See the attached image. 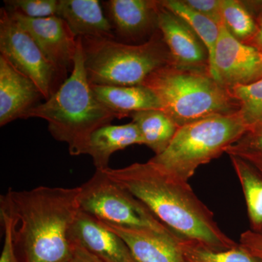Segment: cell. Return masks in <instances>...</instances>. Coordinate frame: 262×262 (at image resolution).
I'll use <instances>...</instances> for the list:
<instances>
[{"label": "cell", "mask_w": 262, "mask_h": 262, "mask_svg": "<svg viewBox=\"0 0 262 262\" xmlns=\"http://www.w3.org/2000/svg\"><path fill=\"white\" fill-rule=\"evenodd\" d=\"M102 170L139 200L165 227L183 238L215 251L238 246L222 232L213 212L198 198L188 182L168 175L149 160Z\"/></svg>", "instance_id": "obj_1"}, {"label": "cell", "mask_w": 262, "mask_h": 262, "mask_svg": "<svg viewBox=\"0 0 262 262\" xmlns=\"http://www.w3.org/2000/svg\"><path fill=\"white\" fill-rule=\"evenodd\" d=\"M80 189L39 187L9 189L0 198V211L12 220L20 262H67L73 246L69 232L80 212Z\"/></svg>", "instance_id": "obj_2"}, {"label": "cell", "mask_w": 262, "mask_h": 262, "mask_svg": "<svg viewBox=\"0 0 262 262\" xmlns=\"http://www.w3.org/2000/svg\"><path fill=\"white\" fill-rule=\"evenodd\" d=\"M48 122V130L56 140L68 144L70 154H84L90 136L99 127L110 125L115 114L100 102L91 89L84 65L82 40L77 38L73 70L56 93L26 115Z\"/></svg>", "instance_id": "obj_3"}, {"label": "cell", "mask_w": 262, "mask_h": 262, "mask_svg": "<svg viewBox=\"0 0 262 262\" xmlns=\"http://www.w3.org/2000/svg\"><path fill=\"white\" fill-rule=\"evenodd\" d=\"M142 85L155 93L162 110L179 127L239 110L230 89L215 80L208 68H185L171 63L153 72Z\"/></svg>", "instance_id": "obj_4"}, {"label": "cell", "mask_w": 262, "mask_h": 262, "mask_svg": "<svg viewBox=\"0 0 262 262\" xmlns=\"http://www.w3.org/2000/svg\"><path fill=\"white\" fill-rule=\"evenodd\" d=\"M81 38L88 80L96 85H142L155 71L173 63L163 37L153 34L141 44Z\"/></svg>", "instance_id": "obj_5"}, {"label": "cell", "mask_w": 262, "mask_h": 262, "mask_svg": "<svg viewBox=\"0 0 262 262\" xmlns=\"http://www.w3.org/2000/svg\"><path fill=\"white\" fill-rule=\"evenodd\" d=\"M238 112L179 127L166 149L149 160L174 178L188 182L201 165L218 158L246 131Z\"/></svg>", "instance_id": "obj_6"}, {"label": "cell", "mask_w": 262, "mask_h": 262, "mask_svg": "<svg viewBox=\"0 0 262 262\" xmlns=\"http://www.w3.org/2000/svg\"><path fill=\"white\" fill-rule=\"evenodd\" d=\"M79 189L80 211L103 223L174 233L139 200L110 179L104 170H96L94 176Z\"/></svg>", "instance_id": "obj_7"}, {"label": "cell", "mask_w": 262, "mask_h": 262, "mask_svg": "<svg viewBox=\"0 0 262 262\" xmlns=\"http://www.w3.org/2000/svg\"><path fill=\"white\" fill-rule=\"evenodd\" d=\"M0 53L15 70L37 86L46 101L63 82L64 77L5 8L0 10Z\"/></svg>", "instance_id": "obj_8"}, {"label": "cell", "mask_w": 262, "mask_h": 262, "mask_svg": "<svg viewBox=\"0 0 262 262\" xmlns=\"http://www.w3.org/2000/svg\"><path fill=\"white\" fill-rule=\"evenodd\" d=\"M8 12L30 34L48 61L63 77L69 71L72 72L77 51V38L63 19L58 15L31 18L19 13Z\"/></svg>", "instance_id": "obj_9"}, {"label": "cell", "mask_w": 262, "mask_h": 262, "mask_svg": "<svg viewBox=\"0 0 262 262\" xmlns=\"http://www.w3.org/2000/svg\"><path fill=\"white\" fill-rule=\"evenodd\" d=\"M260 54L254 48L233 37L222 22L212 77L229 89L251 83L256 77Z\"/></svg>", "instance_id": "obj_10"}, {"label": "cell", "mask_w": 262, "mask_h": 262, "mask_svg": "<svg viewBox=\"0 0 262 262\" xmlns=\"http://www.w3.org/2000/svg\"><path fill=\"white\" fill-rule=\"evenodd\" d=\"M69 238L103 262H139L118 234L83 211L79 212L71 226Z\"/></svg>", "instance_id": "obj_11"}, {"label": "cell", "mask_w": 262, "mask_h": 262, "mask_svg": "<svg viewBox=\"0 0 262 262\" xmlns=\"http://www.w3.org/2000/svg\"><path fill=\"white\" fill-rule=\"evenodd\" d=\"M159 3L158 30L173 64L209 69L208 51L199 37L184 20Z\"/></svg>", "instance_id": "obj_12"}, {"label": "cell", "mask_w": 262, "mask_h": 262, "mask_svg": "<svg viewBox=\"0 0 262 262\" xmlns=\"http://www.w3.org/2000/svg\"><path fill=\"white\" fill-rule=\"evenodd\" d=\"M41 98L37 86L0 56V126L25 119Z\"/></svg>", "instance_id": "obj_13"}, {"label": "cell", "mask_w": 262, "mask_h": 262, "mask_svg": "<svg viewBox=\"0 0 262 262\" xmlns=\"http://www.w3.org/2000/svg\"><path fill=\"white\" fill-rule=\"evenodd\" d=\"M103 5L114 32L119 37L135 41L158 29L159 1L110 0Z\"/></svg>", "instance_id": "obj_14"}, {"label": "cell", "mask_w": 262, "mask_h": 262, "mask_svg": "<svg viewBox=\"0 0 262 262\" xmlns=\"http://www.w3.org/2000/svg\"><path fill=\"white\" fill-rule=\"evenodd\" d=\"M103 225L125 241L139 262H187L179 245L178 234Z\"/></svg>", "instance_id": "obj_15"}, {"label": "cell", "mask_w": 262, "mask_h": 262, "mask_svg": "<svg viewBox=\"0 0 262 262\" xmlns=\"http://www.w3.org/2000/svg\"><path fill=\"white\" fill-rule=\"evenodd\" d=\"M56 15L64 20L77 38L116 37L98 0H58Z\"/></svg>", "instance_id": "obj_16"}, {"label": "cell", "mask_w": 262, "mask_h": 262, "mask_svg": "<svg viewBox=\"0 0 262 262\" xmlns=\"http://www.w3.org/2000/svg\"><path fill=\"white\" fill-rule=\"evenodd\" d=\"M91 85L98 101L113 112L117 119L130 117L138 112L162 110L160 100L145 85Z\"/></svg>", "instance_id": "obj_17"}, {"label": "cell", "mask_w": 262, "mask_h": 262, "mask_svg": "<svg viewBox=\"0 0 262 262\" xmlns=\"http://www.w3.org/2000/svg\"><path fill=\"white\" fill-rule=\"evenodd\" d=\"M135 144H144L142 137L134 122L122 125H105L91 134L83 155L92 158L96 170H106L110 158L117 151Z\"/></svg>", "instance_id": "obj_18"}, {"label": "cell", "mask_w": 262, "mask_h": 262, "mask_svg": "<svg viewBox=\"0 0 262 262\" xmlns=\"http://www.w3.org/2000/svg\"><path fill=\"white\" fill-rule=\"evenodd\" d=\"M130 117L140 131L144 145L152 150L155 155L161 154L168 148L179 128L163 110L138 112Z\"/></svg>", "instance_id": "obj_19"}, {"label": "cell", "mask_w": 262, "mask_h": 262, "mask_svg": "<svg viewBox=\"0 0 262 262\" xmlns=\"http://www.w3.org/2000/svg\"><path fill=\"white\" fill-rule=\"evenodd\" d=\"M229 158L244 192L250 230L262 235V173L241 158Z\"/></svg>", "instance_id": "obj_20"}, {"label": "cell", "mask_w": 262, "mask_h": 262, "mask_svg": "<svg viewBox=\"0 0 262 262\" xmlns=\"http://www.w3.org/2000/svg\"><path fill=\"white\" fill-rule=\"evenodd\" d=\"M160 2L163 7L184 20L203 43L208 51L209 72L212 75L215 47L220 36V25H217L211 19L192 9L184 3V0H164Z\"/></svg>", "instance_id": "obj_21"}, {"label": "cell", "mask_w": 262, "mask_h": 262, "mask_svg": "<svg viewBox=\"0 0 262 262\" xmlns=\"http://www.w3.org/2000/svg\"><path fill=\"white\" fill-rule=\"evenodd\" d=\"M179 245L187 262H262L241 245L230 249L215 251L181 237Z\"/></svg>", "instance_id": "obj_22"}, {"label": "cell", "mask_w": 262, "mask_h": 262, "mask_svg": "<svg viewBox=\"0 0 262 262\" xmlns=\"http://www.w3.org/2000/svg\"><path fill=\"white\" fill-rule=\"evenodd\" d=\"M222 15L225 27L241 42L247 43L257 32L256 18L244 2L222 0Z\"/></svg>", "instance_id": "obj_23"}, {"label": "cell", "mask_w": 262, "mask_h": 262, "mask_svg": "<svg viewBox=\"0 0 262 262\" xmlns=\"http://www.w3.org/2000/svg\"><path fill=\"white\" fill-rule=\"evenodd\" d=\"M231 93L239 103L238 114L248 129L262 122V77L251 83L231 88Z\"/></svg>", "instance_id": "obj_24"}, {"label": "cell", "mask_w": 262, "mask_h": 262, "mask_svg": "<svg viewBox=\"0 0 262 262\" xmlns=\"http://www.w3.org/2000/svg\"><path fill=\"white\" fill-rule=\"evenodd\" d=\"M226 153L245 160L262 173V122L248 129Z\"/></svg>", "instance_id": "obj_25"}, {"label": "cell", "mask_w": 262, "mask_h": 262, "mask_svg": "<svg viewBox=\"0 0 262 262\" xmlns=\"http://www.w3.org/2000/svg\"><path fill=\"white\" fill-rule=\"evenodd\" d=\"M5 9L31 18H43L56 15L57 0H9L4 1Z\"/></svg>", "instance_id": "obj_26"}, {"label": "cell", "mask_w": 262, "mask_h": 262, "mask_svg": "<svg viewBox=\"0 0 262 262\" xmlns=\"http://www.w3.org/2000/svg\"><path fill=\"white\" fill-rule=\"evenodd\" d=\"M0 217L4 237L0 262H20L13 241L11 219L9 215L2 211H0Z\"/></svg>", "instance_id": "obj_27"}, {"label": "cell", "mask_w": 262, "mask_h": 262, "mask_svg": "<svg viewBox=\"0 0 262 262\" xmlns=\"http://www.w3.org/2000/svg\"><path fill=\"white\" fill-rule=\"evenodd\" d=\"M184 3L200 14L211 19L217 25L223 22L222 0H184Z\"/></svg>", "instance_id": "obj_28"}, {"label": "cell", "mask_w": 262, "mask_h": 262, "mask_svg": "<svg viewBox=\"0 0 262 262\" xmlns=\"http://www.w3.org/2000/svg\"><path fill=\"white\" fill-rule=\"evenodd\" d=\"M239 244L262 260V235L261 234L255 233L249 229L241 234Z\"/></svg>", "instance_id": "obj_29"}, {"label": "cell", "mask_w": 262, "mask_h": 262, "mask_svg": "<svg viewBox=\"0 0 262 262\" xmlns=\"http://www.w3.org/2000/svg\"><path fill=\"white\" fill-rule=\"evenodd\" d=\"M72 256L67 262H103L79 245L72 244Z\"/></svg>", "instance_id": "obj_30"}, {"label": "cell", "mask_w": 262, "mask_h": 262, "mask_svg": "<svg viewBox=\"0 0 262 262\" xmlns=\"http://www.w3.org/2000/svg\"><path fill=\"white\" fill-rule=\"evenodd\" d=\"M256 20L258 26L257 32L253 36L252 39L246 44L254 48L256 51L262 53V12L257 15Z\"/></svg>", "instance_id": "obj_31"}, {"label": "cell", "mask_w": 262, "mask_h": 262, "mask_svg": "<svg viewBox=\"0 0 262 262\" xmlns=\"http://www.w3.org/2000/svg\"><path fill=\"white\" fill-rule=\"evenodd\" d=\"M262 77V53L260 54L259 62H258L257 72L254 81L259 80Z\"/></svg>", "instance_id": "obj_32"}]
</instances>
